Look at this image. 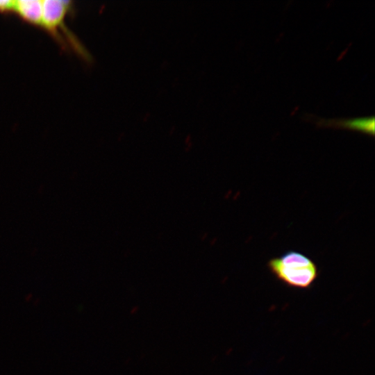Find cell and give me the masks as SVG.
<instances>
[{"instance_id":"cell-3","label":"cell","mask_w":375,"mask_h":375,"mask_svg":"<svg viewBox=\"0 0 375 375\" xmlns=\"http://www.w3.org/2000/svg\"><path fill=\"white\" fill-rule=\"evenodd\" d=\"M14 12L26 22L41 27L42 20V1H15Z\"/></svg>"},{"instance_id":"cell-2","label":"cell","mask_w":375,"mask_h":375,"mask_svg":"<svg viewBox=\"0 0 375 375\" xmlns=\"http://www.w3.org/2000/svg\"><path fill=\"white\" fill-rule=\"evenodd\" d=\"M72 7L71 1L44 0L42 1V20L41 27L45 29L60 45L65 48L59 35V29L65 35V41L77 53L88 58L86 51L83 49L75 35L65 25V19Z\"/></svg>"},{"instance_id":"cell-5","label":"cell","mask_w":375,"mask_h":375,"mask_svg":"<svg viewBox=\"0 0 375 375\" xmlns=\"http://www.w3.org/2000/svg\"><path fill=\"white\" fill-rule=\"evenodd\" d=\"M15 1L0 0V12H14Z\"/></svg>"},{"instance_id":"cell-4","label":"cell","mask_w":375,"mask_h":375,"mask_svg":"<svg viewBox=\"0 0 375 375\" xmlns=\"http://www.w3.org/2000/svg\"><path fill=\"white\" fill-rule=\"evenodd\" d=\"M316 123L321 126H343L356 128L365 132L374 133V117H361L354 119H324L317 118Z\"/></svg>"},{"instance_id":"cell-1","label":"cell","mask_w":375,"mask_h":375,"mask_svg":"<svg viewBox=\"0 0 375 375\" xmlns=\"http://www.w3.org/2000/svg\"><path fill=\"white\" fill-rule=\"evenodd\" d=\"M268 267L277 279L294 288H308L318 276L316 264L308 256L294 251L271 259Z\"/></svg>"}]
</instances>
